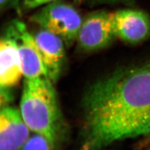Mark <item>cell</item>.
I'll use <instances>...</instances> for the list:
<instances>
[{
    "label": "cell",
    "mask_w": 150,
    "mask_h": 150,
    "mask_svg": "<svg viewBox=\"0 0 150 150\" xmlns=\"http://www.w3.org/2000/svg\"><path fill=\"white\" fill-rule=\"evenodd\" d=\"M80 150H101L150 133V60L94 82L82 100Z\"/></svg>",
    "instance_id": "obj_1"
},
{
    "label": "cell",
    "mask_w": 150,
    "mask_h": 150,
    "mask_svg": "<svg viewBox=\"0 0 150 150\" xmlns=\"http://www.w3.org/2000/svg\"><path fill=\"white\" fill-rule=\"evenodd\" d=\"M52 83L46 77L25 79L20 113L29 129L45 137L53 149L62 132L63 123Z\"/></svg>",
    "instance_id": "obj_2"
},
{
    "label": "cell",
    "mask_w": 150,
    "mask_h": 150,
    "mask_svg": "<svg viewBox=\"0 0 150 150\" xmlns=\"http://www.w3.org/2000/svg\"><path fill=\"white\" fill-rule=\"evenodd\" d=\"M30 20L60 38L66 47L76 42L83 22L75 7L62 0L44 6L31 16Z\"/></svg>",
    "instance_id": "obj_3"
},
{
    "label": "cell",
    "mask_w": 150,
    "mask_h": 150,
    "mask_svg": "<svg viewBox=\"0 0 150 150\" xmlns=\"http://www.w3.org/2000/svg\"><path fill=\"white\" fill-rule=\"evenodd\" d=\"M116 38L112 13L101 10L91 13L83 20L76 42L80 51L91 53L106 47Z\"/></svg>",
    "instance_id": "obj_4"
},
{
    "label": "cell",
    "mask_w": 150,
    "mask_h": 150,
    "mask_svg": "<svg viewBox=\"0 0 150 150\" xmlns=\"http://www.w3.org/2000/svg\"><path fill=\"white\" fill-rule=\"evenodd\" d=\"M6 30L11 35L17 45L25 79H49L33 35L28 31L25 24L14 20Z\"/></svg>",
    "instance_id": "obj_5"
},
{
    "label": "cell",
    "mask_w": 150,
    "mask_h": 150,
    "mask_svg": "<svg viewBox=\"0 0 150 150\" xmlns=\"http://www.w3.org/2000/svg\"><path fill=\"white\" fill-rule=\"evenodd\" d=\"M114 30L117 38L136 44L150 36V17L144 11L126 8L112 13Z\"/></svg>",
    "instance_id": "obj_6"
},
{
    "label": "cell",
    "mask_w": 150,
    "mask_h": 150,
    "mask_svg": "<svg viewBox=\"0 0 150 150\" xmlns=\"http://www.w3.org/2000/svg\"><path fill=\"white\" fill-rule=\"evenodd\" d=\"M33 36L47 71L53 82L59 78L66 61V45L53 33L40 28Z\"/></svg>",
    "instance_id": "obj_7"
},
{
    "label": "cell",
    "mask_w": 150,
    "mask_h": 150,
    "mask_svg": "<svg viewBox=\"0 0 150 150\" xmlns=\"http://www.w3.org/2000/svg\"><path fill=\"white\" fill-rule=\"evenodd\" d=\"M29 128L21 113L3 107L0 114V150H20L28 139Z\"/></svg>",
    "instance_id": "obj_8"
},
{
    "label": "cell",
    "mask_w": 150,
    "mask_h": 150,
    "mask_svg": "<svg viewBox=\"0 0 150 150\" xmlns=\"http://www.w3.org/2000/svg\"><path fill=\"white\" fill-rule=\"evenodd\" d=\"M23 75L21 62L16 43L6 30L0 40V84L10 88L16 85Z\"/></svg>",
    "instance_id": "obj_9"
},
{
    "label": "cell",
    "mask_w": 150,
    "mask_h": 150,
    "mask_svg": "<svg viewBox=\"0 0 150 150\" xmlns=\"http://www.w3.org/2000/svg\"><path fill=\"white\" fill-rule=\"evenodd\" d=\"M50 143L45 137L36 134L29 138L22 150H51Z\"/></svg>",
    "instance_id": "obj_10"
},
{
    "label": "cell",
    "mask_w": 150,
    "mask_h": 150,
    "mask_svg": "<svg viewBox=\"0 0 150 150\" xmlns=\"http://www.w3.org/2000/svg\"><path fill=\"white\" fill-rule=\"evenodd\" d=\"M77 5L95 6L102 4H122L127 6H133L135 0H74Z\"/></svg>",
    "instance_id": "obj_11"
},
{
    "label": "cell",
    "mask_w": 150,
    "mask_h": 150,
    "mask_svg": "<svg viewBox=\"0 0 150 150\" xmlns=\"http://www.w3.org/2000/svg\"><path fill=\"white\" fill-rule=\"evenodd\" d=\"M59 0H21V6L23 10H31L47 5L49 4Z\"/></svg>",
    "instance_id": "obj_12"
},
{
    "label": "cell",
    "mask_w": 150,
    "mask_h": 150,
    "mask_svg": "<svg viewBox=\"0 0 150 150\" xmlns=\"http://www.w3.org/2000/svg\"><path fill=\"white\" fill-rule=\"evenodd\" d=\"M20 0H0L1 11H3L7 9L13 8L17 11L18 13H20Z\"/></svg>",
    "instance_id": "obj_13"
},
{
    "label": "cell",
    "mask_w": 150,
    "mask_h": 150,
    "mask_svg": "<svg viewBox=\"0 0 150 150\" xmlns=\"http://www.w3.org/2000/svg\"><path fill=\"white\" fill-rule=\"evenodd\" d=\"M9 88L1 87V107H5L11 100V95L9 92Z\"/></svg>",
    "instance_id": "obj_14"
},
{
    "label": "cell",
    "mask_w": 150,
    "mask_h": 150,
    "mask_svg": "<svg viewBox=\"0 0 150 150\" xmlns=\"http://www.w3.org/2000/svg\"><path fill=\"white\" fill-rule=\"evenodd\" d=\"M150 150V149H149V150Z\"/></svg>",
    "instance_id": "obj_15"
}]
</instances>
